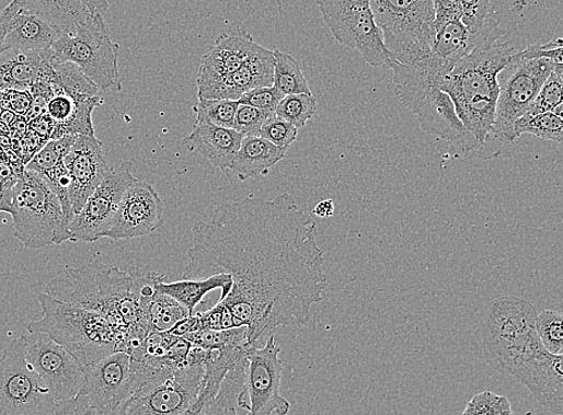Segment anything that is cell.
<instances>
[{"instance_id": "obj_9", "label": "cell", "mask_w": 563, "mask_h": 415, "mask_svg": "<svg viewBox=\"0 0 563 415\" xmlns=\"http://www.w3.org/2000/svg\"><path fill=\"white\" fill-rule=\"evenodd\" d=\"M51 49L53 61L72 62L99 91L119 90V46L112 42L104 16L91 15L73 34L60 35Z\"/></svg>"}, {"instance_id": "obj_47", "label": "cell", "mask_w": 563, "mask_h": 415, "mask_svg": "<svg viewBox=\"0 0 563 415\" xmlns=\"http://www.w3.org/2000/svg\"><path fill=\"white\" fill-rule=\"evenodd\" d=\"M94 410L85 396H77L56 402L49 415H93Z\"/></svg>"}, {"instance_id": "obj_43", "label": "cell", "mask_w": 563, "mask_h": 415, "mask_svg": "<svg viewBox=\"0 0 563 415\" xmlns=\"http://www.w3.org/2000/svg\"><path fill=\"white\" fill-rule=\"evenodd\" d=\"M284 96L285 95L278 90H275L273 85L258 87L238 99V103L264 111L268 113V115H275V109H277Z\"/></svg>"}, {"instance_id": "obj_17", "label": "cell", "mask_w": 563, "mask_h": 415, "mask_svg": "<svg viewBox=\"0 0 563 415\" xmlns=\"http://www.w3.org/2000/svg\"><path fill=\"white\" fill-rule=\"evenodd\" d=\"M162 214L164 203L156 187L147 181L136 180L123 195L106 238L129 241L152 234L160 228Z\"/></svg>"}, {"instance_id": "obj_20", "label": "cell", "mask_w": 563, "mask_h": 415, "mask_svg": "<svg viewBox=\"0 0 563 415\" xmlns=\"http://www.w3.org/2000/svg\"><path fill=\"white\" fill-rule=\"evenodd\" d=\"M274 55L257 44L242 67L216 82L197 87V99L234 100L258 87H272Z\"/></svg>"}, {"instance_id": "obj_12", "label": "cell", "mask_w": 563, "mask_h": 415, "mask_svg": "<svg viewBox=\"0 0 563 415\" xmlns=\"http://www.w3.org/2000/svg\"><path fill=\"white\" fill-rule=\"evenodd\" d=\"M282 348L275 345L274 334L269 335L262 348L250 346L246 351L244 392L238 407L250 415H287L291 404L280 395L283 361Z\"/></svg>"}, {"instance_id": "obj_38", "label": "cell", "mask_w": 563, "mask_h": 415, "mask_svg": "<svg viewBox=\"0 0 563 415\" xmlns=\"http://www.w3.org/2000/svg\"><path fill=\"white\" fill-rule=\"evenodd\" d=\"M246 326L228 331H203L184 336L193 346L205 349H225L248 344Z\"/></svg>"}, {"instance_id": "obj_14", "label": "cell", "mask_w": 563, "mask_h": 415, "mask_svg": "<svg viewBox=\"0 0 563 415\" xmlns=\"http://www.w3.org/2000/svg\"><path fill=\"white\" fill-rule=\"evenodd\" d=\"M26 360L56 402L79 395L83 383L81 365L47 334L26 336Z\"/></svg>"}, {"instance_id": "obj_44", "label": "cell", "mask_w": 563, "mask_h": 415, "mask_svg": "<svg viewBox=\"0 0 563 415\" xmlns=\"http://www.w3.org/2000/svg\"><path fill=\"white\" fill-rule=\"evenodd\" d=\"M85 97L73 99L66 93L57 94L47 103L46 113L56 125H65L72 118L73 113L77 112L81 100Z\"/></svg>"}, {"instance_id": "obj_59", "label": "cell", "mask_w": 563, "mask_h": 415, "mask_svg": "<svg viewBox=\"0 0 563 415\" xmlns=\"http://www.w3.org/2000/svg\"><path fill=\"white\" fill-rule=\"evenodd\" d=\"M220 415H240V414L237 413L235 408H232V410L225 411ZM246 415H250V414L248 413Z\"/></svg>"}, {"instance_id": "obj_39", "label": "cell", "mask_w": 563, "mask_h": 415, "mask_svg": "<svg viewBox=\"0 0 563 415\" xmlns=\"http://www.w3.org/2000/svg\"><path fill=\"white\" fill-rule=\"evenodd\" d=\"M257 136L287 152L297 140L298 129L292 124L273 116L262 125Z\"/></svg>"}, {"instance_id": "obj_56", "label": "cell", "mask_w": 563, "mask_h": 415, "mask_svg": "<svg viewBox=\"0 0 563 415\" xmlns=\"http://www.w3.org/2000/svg\"><path fill=\"white\" fill-rule=\"evenodd\" d=\"M93 415H129L128 408H127V402H124V404L119 405L117 408L112 410L110 412H93Z\"/></svg>"}, {"instance_id": "obj_21", "label": "cell", "mask_w": 563, "mask_h": 415, "mask_svg": "<svg viewBox=\"0 0 563 415\" xmlns=\"http://www.w3.org/2000/svg\"><path fill=\"white\" fill-rule=\"evenodd\" d=\"M5 21V48L21 51H48L62 33L47 20L24 9L18 0L0 12Z\"/></svg>"}, {"instance_id": "obj_1", "label": "cell", "mask_w": 563, "mask_h": 415, "mask_svg": "<svg viewBox=\"0 0 563 415\" xmlns=\"http://www.w3.org/2000/svg\"><path fill=\"white\" fill-rule=\"evenodd\" d=\"M184 280L229 274L231 292L219 300L246 342L287 325H306L328 286L318 228L289 194L248 196L220 206L192 229Z\"/></svg>"}, {"instance_id": "obj_61", "label": "cell", "mask_w": 563, "mask_h": 415, "mask_svg": "<svg viewBox=\"0 0 563 415\" xmlns=\"http://www.w3.org/2000/svg\"><path fill=\"white\" fill-rule=\"evenodd\" d=\"M3 111L4 109L2 107H0V116H2Z\"/></svg>"}, {"instance_id": "obj_57", "label": "cell", "mask_w": 563, "mask_h": 415, "mask_svg": "<svg viewBox=\"0 0 563 415\" xmlns=\"http://www.w3.org/2000/svg\"><path fill=\"white\" fill-rule=\"evenodd\" d=\"M7 35V24L5 21L0 18V54H2L5 49L4 41Z\"/></svg>"}, {"instance_id": "obj_28", "label": "cell", "mask_w": 563, "mask_h": 415, "mask_svg": "<svg viewBox=\"0 0 563 415\" xmlns=\"http://www.w3.org/2000/svg\"><path fill=\"white\" fill-rule=\"evenodd\" d=\"M33 14L53 23L62 34H73L92 14L80 0H18Z\"/></svg>"}, {"instance_id": "obj_15", "label": "cell", "mask_w": 563, "mask_h": 415, "mask_svg": "<svg viewBox=\"0 0 563 415\" xmlns=\"http://www.w3.org/2000/svg\"><path fill=\"white\" fill-rule=\"evenodd\" d=\"M203 365L180 368L127 401L129 415H179L191 408L204 388Z\"/></svg>"}, {"instance_id": "obj_49", "label": "cell", "mask_w": 563, "mask_h": 415, "mask_svg": "<svg viewBox=\"0 0 563 415\" xmlns=\"http://www.w3.org/2000/svg\"><path fill=\"white\" fill-rule=\"evenodd\" d=\"M56 123L47 115L46 112L43 115L28 122V129L35 135L39 136L43 141L48 142L51 140L53 132L55 130Z\"/></svg>"}, {"instance_id": "obj_34", "label": "cell", "mask_w": 563, "mask_h": 415, "mask_svg": "<svg viewBox=\"0 0 563 415\" xmlns=\"http://www.w3.org/2000/svg\"><path fill=\"white\" fill-rule=\"evenodd\" d=\"M238 107L240 103L234 100H198L193 107L196 113L195 124H210L231 129Z\"/></svg>"}, {"instance_id": "obj_48", "label": "cell", "mask_w": 563, "mask_h": 415, "mask_svg": "<svg viewBox=\"0 0 563 415\" xmlns=\"http://www.w3.org/2000/svg\"><path fill=\"white\" fill-rule=\"evenodd\" d=\"M42 138L28 129L20 140V148L18 150L19 157L22 159L24 165H28L31 160L37 152L46 145Z\"/></svg>"}, {"instance_id": "obj_45", "label": "cell", "mask_w": 563, "mask_h": 415, "mask_svg": "<svg viewBox=\"0 0 563 415\" xmlns=\"http://www.w3.org/2000/svg\"><path fill=\"white\" fill-rule=\"evenodd\" d=\"M30 91H0V107L15 112L16 115L26 118L32 107Z\"/></svg>"}, {"instance_id": "obj_29", "label": "cell", "mask_w": 563, "mask_h": 415, "mask_svg": "<svg viewBox=\"0 0 563 415\" xmlns=\"http://www.w3.org/2000/svg\"><path fill=\"white\" fill-rule=\"evenodd\" d=\"M273 87L284 95L311 94L298 61L289 54L274 49Z\"/></svg>"}, {"instance_id": "obj_37", "label": "cell", "mask_w": 563, "mask_h": 415, "mask_svg": "<svg viewBox=\"0 0 563 415\" xmlns=\"http://www.w3.org/2000/svg\"><path fill=\"white\" fill-rule=\"evenodd\" d=\"M77 137L68 135L59 138V140L48 141L31 160L26 169L41 175L55 170L60 163L65 162Z\"/></svg>"}, {"instance_id": "obj_60", "label": "cell", "mask_w": 563, "mask_h": 415, "mask_svg": "<svg viewBox=\"0 0 563 415\" xmlns=\"http://www.w3.org/2000/svg\"><path fill=\"white\" fill-rule=\"evenodd\" d=\"M461 415H474V413L472 412V410L467 405V408L464 412H462Z\"/></svg>"}, {"instance_id": "obj_10", "label": "cell", "mask_w": 563, "mask_h": 415, "mask_svg": "<svg viewBox=\"0 0 563 415\" xmlns=\"http://www.w3.org/2000/svg\"><path fill=\"white\" fill-rule=\"evenodd\" d=\"M334 39L356 49L374 68L390 70L393 60L375 22L369 0H317Z\"/></svg>"}, {"instance_id": "obj_36", "label": "cell", "mask_w": 563, "mask_h": 415, "mask_svg": "<svg viewBox=\"0 0 563 415\" xmlns=\"http://www.w3.org/2000/svg\"><path fill=\"white\" fill-rule=\"evenodd\" d=\"M535 328L550 355H563V316L560 311L545 310L537 313Z\"/></svg>"}, {"instance_id": "obj_5", "label": "cell", "mask_w": 563, "mask_h": 415, "mask_svg": "<svg viewBox=\"0 0 563 415\" xmlns=\"http://www.w3.org/2000/svg\"><path fill=\"white\" fill-rule=\"evenodd\" d=\"M536 318V307L528 300L505 297L493 301L483 320L482 339L485 361L494 370L513 376L543 354Z\"/></svg>"}, {"instance_id": "obj_4", "label": "cell", "mask_w": 563, "mask_h": 415, "mask_svg": "<svg viewBox=\"0 0 563 415\" xmlns=\"http://www.w3.org/2000/svg\"><path fill=\"white\" fill-rule=\"evenodd\" d=\"M562 41L515 51L497 77L498 97L493 134L508 142L517 140L515 124L528 112L542 85L562 59Z\"/></svg>"}, {"instance_id": "obj_53", "label": "cell", "mask_w": 563, "mask_h": 415, "mask_svg": "<svg viewBox=\"0 0 563 415\" xmlns=\"http://www.w3.org/2000/svg\"><path fill=\"white\" fill-rule=\"evenodd\" d=\"M312 212L315 214L318 218L329 219L333 217L334 214V203L332 199H323L321 203L317 205Z\"/></svg>"}, {"instance_id": "obj_52", "label": "cell", "mask_w": 563, "mask_h": 415, "mask_svg": "<svg viewBox=\"0 0 563 415\" xmlns=\"http://www.w3.org/2000/svg\"><path fill=\"white\" fill-rule=\"evenodd\" d=\"M210 404L209 397L203 392L199 393L195 404L179 415H203L206 407Z\"/></svg>"}, {"instance_id": "obj_42", "label": "cell", "mask_w": 563, "mask_h": 415, "mask_svg": "<svg viewBox=\"0 0 563 415\" xmlns=\"http://www.w3.org/2000/svg\"><path fill=\"white\" fill-rule=\"evenodd\" d=\"M275 115L252 106L240 105L235 112L231 129L246 136H257L262 125Z\"/></svg>"}, {"instance_id": "obj_19", "label": "cell", "mask_w": 563, "mask_h": 415, "mask_svg": "<svg viewBox=\"0 0 563 415\" xmlns=\"http://www.w3.org/2000/svg\"><path fill=\"white\" fill-rule=\"evenodd\" d=\"M414 113L423 131L452 145L462 153L482 146L460 120L452 100L443 91H435L425 97Z\"/></svg>"}, {"instance_id": "obj_6", "label": "cell", "mask_w": 563, "mask_h": 415, "mask_svg": "<svg viewBox=\"0 0 563 415\" xmlns=\"http://www.w3.org/2000/svg\"><path fill=\"white\" fill-rule=\"evenodd\" d=\"M37 300L43 310V319L31 322L27 331L47 334L66 348L82 369L118 351L119 336L102 314L62 303L44 292Z\"/></svg>"}, {"instance_id": "obj_51", "label": "cell", "mask_w": 563, "mask_h": 415, "mask_svg": "<svg viewBox=\"0 0 563 415\" xmlns=\"http://www.w3.org/2000/svg\"><path fill=\"white\" fill-rule=\"evenodd\" d=\"M80 2L89 9L92 15H105L108 10L107 0H80Z\"/></svg>"}, {"instance_id": "obj_35", "label": "cell", "mask_w": 563, "mask_h": 415, "mask_svg": "<svg viewBox=\"0 0 563 415\" xmlns=\"http://www.w3.org/2000/svg\"><path fill=\"white\" fill-rule=\"evenodd\" d=\"M53 65L57 74L56 83L62 92L73 99L97 95L99 88L72 62L53 61Z\"/></svg>"}, {"instance_id": "obj_25", "label": "cell", "mask_w": 563, "mask_h": 415, "mask_svg": "<svg viewBox=\"0 0 563 415\" xmlns=\"http://www.w3.org/2000/svg\"><path fill=\"white\" fill-rule=\"evenodd\" d=\"M244 136L229 128L195 124L183 143L195 150L219 170H230Z\"/></svg>"}, {"instance_id": "obj_41", "label": "cell", "mask_w": 563, "mask_h": 415, "mask_svg": "<svg viewBox=\"0 0 563 415\" xmlns=\"http://www.w3.org/2000/svg\"><path fill=\"white\" fill-rule=\"evenodd\" d=\"M461 8V22L468 30L475 31L486 21L496 16L492 0H459Z\"/></svg>"}, {"instance_id": "obj_2", "label": "cell", "mask_w": 563, "mask_h": 415, "mask_svg": "<svg viewBox=\"0 0 563 415\" xmlns=\"http://www.w3.org/2000/svg\"><path fill=\"white\" fill-rule=\"evenodd\" d=\"M148 273L134 267L122 270L95 258L80 268H62L44 293L102 314L119 336L118 351L130 356L150 333L142 309V286Z\"/></svg>"}, {"instance_id": "obj_46", "label": "cell", "mask_w": 563, "mask_h": 415, "mask_svg": "<svg viewBox=\"0 0 563 415\" xmlns=\"http://www.w3.org/2000/svg\"><path fill=\"white\" fill-rule=\"evenodd\" d=\"M435 14V28L439 31L445 24L461 20L459 0H432Z\"/></svg>"}, {"instance_id": "obj_18", "label": "cell", "mask_w": 563, "mask_h": 415, "mask_svg": "<svg viewBox=\"0 0 563 415\" xmlns=\"http://www.w3.org/2000/svg\"><path fill=\"white\" fill-rule=\"evenodd\" d=\"M65 165L70 177L69 194L74 216L105 178L108 165L103 142L95 136H78Z\"/></svg>"}, {"instance_id": "obj_26", "label": "cell", "mask_w": 563, "mask_h": 415, "mask_svg": "<svg viewBox=\"0 0 563 415\" xmlns=\"http://www.w3.org/2000/svg\"><path fill=\"white\" fill-rule=\"evenodd\" d=\"M286 152L260 136L243 138L240 150L232 162L231 171L241 181L267 174L272 168L285 159Z\"/></svg>"}, {"instance_id": "obj_27", "label": "cell", "mask_w": 563, "mask_h": 415, "mask_svg": "<svg viewBox=\"0 0 563 415\" xmlns=\"http://www.w3.org/2000/svg\"><path fill=\"white\" fill-rule=\"evenodd\" d=\"M231 288L232 278L229 274H217L198 280L161 281L157 286L158 292L177 300L191 313L195 311V308L202 303L208 293L220 289V300H222L229 296Z\"/></svg>"}, {"instance_id": "obj_13", "label": "cell", "mask_w": 563, "mask_h": 415, "mask_svg": "<svg viewBox=\"0 0 563 415\" xmlns=\"http://www.w3.org/2000/svg\"><path fill=\"white\" fill-rule=\"evenodd\" d=\"M131 168V161H124L119 166L107 170L102 184L74 214L69 224L70 242L94 243L106 238L123 195L137 180Z\"/></svg>"}, {"instance_id": "obj_11", "label": "cell", "mask_w": 563, "mask_h": 415, "mask_svg": "<svg viewBox=\"0 0 563 415\" xmlns=\"http://www.w3.org/2000/svg\"><path fill=\"white\" fill-rule=\"evenodd\" d=\"M56 401L26 360V336L0 357V415H49Z\"/></svg>"}, {"instance_id": "obj_33", "label": "cell", "mask_w": 563, "mask_h": 415, "mask_svg": "<svg viewBox=\"0 0 563 415\" xmlns=\"http://www.w3.org/2000/svg\"><path fill=\"white\" fill-rule=\"evenodd\" d=\"M562 90L563 65L555 66L552 72H550L540 93H538L535 102L525 115L533 116L540 115V113L553 112L555 115L562 117Z\"/></svg>"}, {"instance_id": "obj_23", "label": "cell", "mask_w": 563, "mask_h": 415, "mask_svg": "<svg viewBox=\"0 0 563 415\" xmlns=\"http://www.w3.org/2000/svg\"><path fill=\"white\" fill-rule=\"evenodd\" d=\"M562 356L543 354L524 365L515 379L527 387L538 404L558 415L563 414Z\"/></svg>"}, {"instance_id": "obj_8", "label": "cell", "mask_w": 563, "mask_h": 415, "mask_svg": "<svg viewBox=\"0 0 563 415\" xmlns=\"http://www.w3.org/2000/svg\"><path fill=\"white\" fill-rule=\"evenodd\" d=\"M387 51L399 62L429 53L435 39L432 0H369Z\"/></svg>"}, {"instance_id": "obj_31", "label": "cell", "mask_w": 563, "mask_h": 415, "mask_svg": "<svg viewBox=\"0 0 563 415\" xmlns=\"http://www.w3.org/2000/svg\"><path fill=\"white\" fill-rule=\"evenodd\" d=\"M515 134L517 140L521 135L529 134L540 137L542 140L561 143L563 141V120L553 112L533 116L525 115L516 122Z\"/></svg>"}, {"instance_id": "obj_58", "label": "cell", "mask_w": 563, "mask_h": 415, "mask_svg": "<svg viewBox=\"0 0 563 415\" xmlns=\"http://www.w3.org/2000/svg\"><path fill=\"white\" fill-rule=\"evenodd\" d=\"M10 130L3 122H0V136L9 135Z\"/></svg>"}, {"instance_id": "obj_30", "label": "cell", "mask_w": 563, "mask_h": 415, "mask_svg": "<svg viewBox=\"0 0 563 415\" xmlns=\"http://www.w3.org/2000/svg\"><path fill=\"white\" fill-rule=\"evenodd\" d=\"M191 312L187 311L177 300L158 292L150 301L147 309V318L150 333L169 332L172 326L181 320L189 316Z\"/></svg>"}, {"instance_id": "obj_50", "label": "cell", "mask_w": 563, "mask_h": 415, "mask_svg": "<svg viewBox=\"0 0 563 415\" xmlns=\"http://www.w3.org/2000/svg\"><path fill=\"white\" fill-rule=\"evenodd\" d=\"M20 177L11 170L7 161H0V188L4 192H12Z\"/></svg>"}, {"instance_id": "obj_55", "label": "cell", "mask_w": 563, "mask_h": 415, "mask_svg": "<svg viewBox=\"0 0 563 415\" xmlns=\"http://www.w3.org/2000/svg\"><path fill=\"white\" fill-rule=\"evenodd\" d=\"M22 116L16 115L15 112L4 109L2 113V116H0V122H3L8 128L11 127V125H14Z\"/></svg>"}, {"instance_id": "obj_40", "label": "cell", "mask_w": 563, "mask_h": 415, "mask_svg": "<svg viewBox=\"0 0 563 415\" xmlns=\"http://www.w3.org/2000/svg\"><path fill=\"white\" fill-rule=\"evenodd\" d=\"M468 406L474 415H516L513 412L509 400L506 396L497 395L491 390L475 394Z\"/></svg>"}, {"instance_id": "obj_24", "label": "cell", "mask_w": 563, "mask_h": 415, "mask_svg": "<svg viewBox=\"0 0 563 415\" xmlns=\"http://www.w3.org/2000/svg\"><path fill=\"white\" fill-rule=\"evenodd\" d=\"M257 46L253 36L238 28L222 33L202 59L196 79L197 87L216 82L240 69Z\"/></svg>"}, {"instance_id": "obj_22", "label": "cell", "mask_w": 563, "mask_h": 415, "mask_svg": "<svg viewBox=\"0 0 563 415\" xmlns=\"http://www.w3.org/2000/svg\"><path fill=\"white\" fill-rule=\"evenodd\" d=\"M53 49L48 51H21L5 48L0 54V91H30L37 82L57 81L53 65Z\"/></svg>"}, {"instance_id": "obj_16", "label": "cell", "mask_w": 563, "mask_h": 415, "mask_svg": "<svg viewBox=\"0 0 563 415\" xmlns=\"http://www.w3.org/2000/svg\"><path fill=\"white\" fill-rule=\"evenodd\" d=\"M131 394V358L114 351L83 368L78 396H85L96 412H110L127 402Z\"/></svg>"}, {"instance_id": "obj_54", "label": "cell", "mask_w": 563, "mask_h": 415, "mask_svg": "<svg viewBox=\"0 0 563 415\" xmlns=\"http://www.w3.org/2000/svg\"><path fill=\"white\" fill-rule=\"evenodd\" d=\"M0 211L9 212L11 211V192H4L0 188Z\"/></svg>"}, {"instance_id": "obj_3", "label": "cell", "mask_w": 563, "mask_h": 415, "mask_svg": "<svg viewBox=\"0 0 563 415\" xmlns=\"http://www.w3.org/2000/svg\"><path fill=\"white\" fill-rule=\"evenodd\" d=\"M515 51L505 43L481 45L459 60L441 83L440 91L452 100L458 117L481 145L493 134L498 73Z\"/></svg>"}, {"instance_id": "obj_32", "label": "cell", "mask_w": 563, "mask_h": 415, "mask_svg": "<svg viewBox=\"0 0 563 415\" xmlns=\"http://www.w3.org/2000/svg\"><path fill=\"white\" fill-rule=\"evenodd\" d=\"M318 103L312 94L285 95L275 109V116L302 129L317 115Z\"/></svg>"}, {"instance_id": "obj_7", "label": "cell", "mask_w": 563, "mask_h": 415, "mask_svg": "<svg viewBox=\"0 0 563 415\" xmlns=\"http://www.w3.org/2000/svg\"><path fill=\"white\" fill-rule=\"evenodd\" d=\"M15 238L28 249L70 242L69 221L51 186L39 173L24 170L11 192Z\"/></svg>"}]
</instances>
